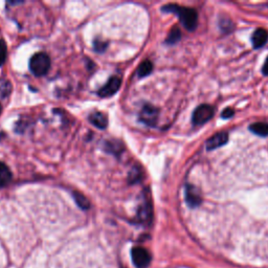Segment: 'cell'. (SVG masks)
Returning <instances> with one entry per match:
<instances>
[{
    "label": "cell",
    "instance_id": "obj_1",
    "mask_svg": "<svg viewBox=\"0 0 268 268\" xmlns=\"http://www.w3.org/2000/svg\"><path fill=\"white\" fill-rule=\"evenodd\" d=\"M162 12L177 14L182 25L189 30H194L198 23V14L194 9L181 8L176 5H168L162 7Z\"/></svg>",
    "mask_w": 268,
    "mask_h": 268
},
{
    "label": "cell",
    "instance_id": "obj_2",
    "mask_svg": "<svg viewBox=\"0 0 268 268\" xmlns=\"http://www.w3.org/2000/svg\"><path fill=\"white\" fill-rule=\"evenodd\" d=\"M50 69V59L45 53L34 55L29 61V70L36 77L45 76Z\"/></svg>",
    "mask_w": 268,
    "mask_h": 268
},
{
    "label": "cell",
    "instance_id": "obj_3",
    "mask_svg": "<svg viewBox=\"0 0 268 268\" xmlns=\"http://www.w3.org/2000/svg\"><path fill=\"white\" fill-rule=\"evenodd\" d=\"M157 119H158V109L150 104L144 105L140 113L141 122L147 126L154 127L157 123Z\"/></svg>",
    "mask_w": 268,
    "mask_h": 268
},
{
    "label": "cell",
    "instance_id": "obj_4",
    "mask_svg": "<svg viewBox=\"0 0 268 268\" xmlns=\"http://www.w3.org/2000/svg\"><path fill=\"white\" fill-rule=\"evenodd\" d=\"M214 115V109L210 105H200L193 113L194 125H204L209 122Z\"/></svg>",
    "mask_w": 268,
    "mask_h": 268
},
{
    "label": "cell",
    "instance_id": "obj_5",
    "mask_svg": "<svg viewBox=\"0 0 268 268\" xmlns=\"http://www.w3.org/2000/svg\"><path fill=\"white\" fill-rule=\"evenodd\" d=\"M132 261L138 268H146L150 264V253L143 247H133L131 250Z\"/></svg>",
    "mask_w": 268,
    "mask_h": 268
},
{
    "label": "cell",
    "instance_id": "obj_6",
    "mask_svg": "<svg viewBox=\"0 0 268 268\" xmlns=\"http://www.w3.org/2000/svg\"><path fill=\"white\" fill-rule=\"evenodd\" d=\"M122 84V80L119 77H112L109 79V81L105 84V85L98 90V95L102 97H109L117 92L120 89Z\"/></svg>",
    "mask_w": 268,
    "mask_h": 268
},
{
    "label": "cell",
    "instance_id": "obj_7",
    "mask_svg": "<svg viewBox=\"0 0 268 268\" xmlns=\"http://www.w3.org/2000/svg\"><path fill=\"white\" fill-rule=\"evenodd\" d=\"M186 201L190 208H196L201 204L200 192L191 184H188L186 187Z\"/></svg>",
    "mask_w": 268,
    "mask_h": 268
},
{
    "label": "cell",
    "instance_id": "obj_8",
    "mask_svg": "<svg viewBox=\"0 0 268 268\" xmlns=\"http://www.w3.org/2000/svg\"><path fill=\"white\" fill-rule=\"evenodd\" d=\"M227 141H228L227 133H225V132L217 133V134H215V136H213L210 140H208L207 149L210 151V150L220 148V147L224 146L227 143Z\"/></svg>",
    "mask_w": 268,
    "mask_h": 268
},
{
    "label": "cell",
    "instance_id": "obj_9",
    "mask_svg": "<svg viewBox=\"0 0 268 268\" xmlns=\"http://www.w3.org/2000/svg\"><path fill=\"white\" fill-rule=\"evenodd\" d=\"M89 122L98 129H106L108 126L107 116L102 112H93L88 117Z\"/></svg>",
    "mask_w": 268,
    "mask_h": 268
},
{
    "label": "cell",
    "instance_id": "obj_10",
    "mask_svg": "<svg viewBox=\"0 0 268 268\" xmlns=\"http://www.w3.org/2000/svg\"><path fill=\"white\" fill-rule=\"evenodd\" d=\"M267 40H268V32L264 28L256 29L253 34V38H251V41H253V45L256 48L264 46L266 44Z\"/></svg>",
    "mask_w": 268,
    "mask_h": 268
},
{
    "label": "cell",
    "instance_id": "obj_11",
    "mask_svg": "<svg viewBox=\"0 0 268 268\" xmlns=\"http://www.w3.org/2000/svg\"><path fill=\"white\" fill-rule=\"evenodd\" d=\"M11 180H12V172L9 169V166L4 162H0V188L8 186Z\"/></svg>",
    "mask_w": 268,
    "mask_h": 268
},
{
    "label": "cell",
    "instance_id": "obj_12",
    "mask_svg": "<svg viewBox=\"0 0 268 268\" xmlns=\"http://www.w3.org/2000/svg\"><path fill=\"white\" fill-rule=\"evenodd\" d=\"M152 71H153L152 62L149 61V60H146L140 64L139 70H138V76L140 78H145L152 73Z\"/></svg>",
    "mask_w": 268,
    "mask_h": 268
},
{
    "label": "cell",
    "instance_id": "obj_13",
    "mask_svg": "<svg viewBox=\"0 0 268 268\" xmlns=\"http://www.w3.org/2000/svg\"><path fill=\"white\" fill-rule=\"evenodd\" d=\"M250 131L259 137H268V124L255 123L250 126Z\"/></svg>",
    "mask_w": 268,
    "mask_h": 268
},
{
    "label": "cell",
    "instance_id": "obj_14",
    "mask_svg": "<svg viewBox=\"0 0 268 268\" xmlns=\"http://www.w3.org/2000/svg\"><path fill=\"white\" fill-rule=\"evenodd\" d=\"M74 198H75V201L76 204L78 205L79 208H81L83 211H87L89 208H90V204L88 199L84 196L83 194L79 193V192H74Z\"/></svg>",
    "mask_w": 268,
    "mask_h": 268
},
{
    "label": "cell",
    "instance_id": "obj_15",
    "mask_svg": "<svg viewBox=\"0 0 268 268\" xmlns=\"http://www.w3.org/2000/svg\"><path fill=\"white\" fill-rule=\"evenodd\" d=\"M180 38H181V31H180V29L177 26H175V27H173L171 29V31L169 34V36H168L165 42L168 44H175V43H177L179 41Z\"/></svg>",
    "mask_w": 268,
    "mask_h": 268
},
{
    "label": "cell",
    "instance_id": "obj_16",
    "mask_svg": "<svg viewBox=\"0 0 268 268\" xmlns=\"http://www.w3.org/2000/svg\"><path fill=\"white\" fill-rule=\"evenodd\" d=\"M12 91L11 83L6 79H0V95L8 96Z\"/></svg>",
    "mask_w": 268,
    "mask_h": 268
},
{
    "label": "cell",
    "instance_id": "obj_17",
    "mask_svg": "<svg viewBox=\"0 0 268 268\" xmlns=\"http://www.w3.org/2000/svg\"><path fill=\"white\" fill-rule=\"evenodd\" d=\"M7 55H8L7 43L5 40L0 39V66H2L6 62Z\"/></svg>",
    "mask_w": 268,
    "mask_h": 268
},
{
    "label": "cell",
    "instance_id": "obj_18",
    "mask_svg": "<svg viewBox=\"0 0 268 268\" xmlns=\"http://www.w3.org/2000/svg\"><path fill=\"white\" fill-rule=\"evenodd\" d=\"M106 47H107V44L104 41H99V40L94 41V49L96 50V52H98V53L104 52Z\"/></svg>",
    "mask_w": 268,
    "mask_h": 268
},
{
    "label": "cell",
    "instance_id": "obj_19",
    "mask_svg": "<svg viewBox=\"0 0 268 268\" xmlns=\"http://www.w3.org/2000/svg\"><path fill=\"white\" fill-rule=\"evenodd\" d=\"M233 110L232 109H230V108H227V109H225L223 112H222V114H221V116L223 117V119H230V117L233 115Z\"/></svg>",
    "mask_w": 268,
    "mask_h": 268
},
{
    "label": "cell",
    "instance_id": "obj_20",
    "mask_svg": "<svg viewBox=\"0 0 268 268\" xmlns=\"http://www.w3.org/2000/svg\"><path fill=\"white\" fill-rule=\"evenodd\" d=\"M262 72H263V74H264L265 76H268V57H267V59H266V61H265V63H264V65H263V70H262Z\"/></svg>",
    "mask_w": 268,
    "mask_h": 268
},
{
    "label": "cell",
    "instance_id": "obj_21",
    "mask_svg": "<svg viewBox=\"0 0 268 268\" xmlns=\"http://www.w3.org/2000/svg\"><path fill=\"white\" fill-rule=\"evenodd\" d=\"M2 111H3V106L0 104V114H2Z\"/></svg>",
    "mask_w": 268,
    "mask_h": 268
}]
</instances>
